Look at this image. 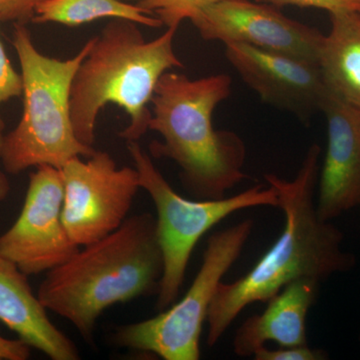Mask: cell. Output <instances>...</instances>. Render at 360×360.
Returning <instances> with one entry per match:
<instances>
[{"instance_id":"cell-3","label":"cell","mask_w":360,"mask_h":360,"mask_svg":"<svg viewBox=\"0 0 360 360\" xmlns=\"http://www.w3.org/2000/svg\"><path fill=\"white\" fill-rule=\"evenodd\" d=\"M231 85L224 73L191 79L170 71L156 85L148 129L162 141L149 146L150 155L174 160L182 186L195 200L224 198L248 177L245 142L212 125L213 112L231 96Z\"/></svg>"},{"instance_id":"cell-16","label":"cell","mask_w":360,"mask_h":360,"mask_svg":"<svg viewBox=\"0 0 360 360\" xmlns=\"http://www.w3.org/2000/svg\"><path fill=\"white\" fill-rule=\"evenodd\" d=\"M103 18L129 20L153 28L163 26L148 9L123 0H45L35 9L32 21L75 27Z\"/></svg>"},{"instance_id":"cell-8","label":"cell","mask_w":360,"mask_h":360,"mask_svg":"<svg viewBox=\"0 0 360 360\" xmlns=\"http://www.w3.org/2000/svg\"><path fill=\"white\" fill-rule=\"evenodd\" d=\"M60 170L63 224L80 248L115 231L127 220L141 188L136 168H118L105 151L96 150L86 160L71 158Z\"/></svg>"},{"instance_id":"cell-23","label":"cell","mask_w":360,"mask_h":360,"mask_svg":"<svg viewBox=\"0 0 360 360\" xmlns=\"http://www.w3.org/2000/svg\"><path fill=\"white\" fill-rule=\"evenodd\" d=\"M11 191V184L4 172L0 170V201L6 200Z\"/></svg>"},{"instance_id":"cell-11","label":"cell","mask_w":360,"mask_h":360,"mask_svg":"<svg viewBox=\"0 0 360 360\" xmlns=\"http://www.w3.org/2000/svg\"><path fill=\"white\" fill-rule=\"evenodd\" d=\"M225 56L264 103L290 111L309 122L328 94L321 65L262 51L243 44H226Z\"/></svg>"},{"instance_id":"cell-6","label":"cell","mask_w":360,"mask_h":360,"mask_svg":"<svg viewBox=\"0 0 360 360\" xmlns=\"http://www.w3.org/2000/svg\"><path fill=\"white\" fill-rule=\"evenodd\" d=\"M127 149L139 175V184L155 203L156 227L163 255V276L155 309L163 311L179 298L187 265L200 239L229 215L257 206L278 205L276 189L257 184L243 193L220 200H188L168 184L141 148L139 141L127 142Z\"/></svg>"},{"instance_id":"cell-13","label":"cell","mask_w":360,"mask_h":360,"mask_svg":"<svg viewBox=\"0 0 360 360\" xmlns=\"http://www.w3.org/2000/svg\"><path fill=\"white\" fill-rule=\"evenodd\" d=\"M0 321L52 360L80 359L77 345L59 330L18 265L0 255Z\"/></svg>"},{"instance_id":"cell-4","label":"cell","mask_w":360,"mask_h":360,"mask_svg":"<svg viewBox=\"0 0 360 360\" xmlns=\"http://www.w3.org/2000/svg\"><path fill=\"white\" fill-rule=\"evenodd\" d=\"M177 28L168 27L148 41L137 23L112 20L94 37L70 90V117L78 141L94 148L97 116L106 104L115 103L129 115L120 135L139 141L148 130L153 101L160 77L184 63L174 52Z\"/></svg>"},{"instance_id":"cell-22","label":"cell","mask_w":360,"mask_h":360,"mask_svg":"<svg viewBox=\"0 0 360 360\" xmlns=\"http://www.w3.org/2000/svg\"><path fill=\"white\" fill-rule=\"evenodd\" d=\"M30 348L20 338L7 340L0 335V360H26L30 359Z\"/></svg>"},{"instance_id":"cell-20","label":"cell","mask_w":360,"mask_h":360,"mask_svg":"<svg viewBox=\"0 0 360 360\" xmlns=\"http://www.w3.org/2000/svg\"><path fill=\"white\" fill-rule=\"evenodd\" d=\"M276 7L295 6L323 9L329 13L338 11H360V0H255Z\"/></svg>"},{"instance_id":"cell-9","label":"cell","mask_w":360,"mask_h":360,"mask_svg":"<svg viewBox=\"0 0 360 360\" xmlns=\"http://www.w3.org/2000/svg\"><path fill=\"white\" fill-rule=\"evenodd\" d=\"M63 198L61 170L39 165L30 174L20 217L0 236V255L27 276L56 269L80 248L63 224Z\"/></svg>"},{"instance_id":"cell-21","label":"cell","mask_w":360,"mask_h":360,"mask_svg":"<svg viewBox=\"0 0 360 360\" xmlns=\"http://www.w3.org/2000/svg\"><path fill=\"white\" fill-rule=\"evenodd\" d=\"M45 0H0V20L25 25L32 21L35 9Z\"/></svg>"},{"instance_id":"cell-10","label":"cell","mask_w":360,"mask_h":360,"mask_svg":"<svg viewBox=\"0 0 360 360\" xmlns=\"http://www.w3.org/2000/svg\"><path fill=\"white\" fill-rule=\"evenodd\" d=\"M191 21L203 39L250 45L319 65L324 35L270 4L224 0L201 9Z\"/></svg>"},{"instance_id":"cell-18","label":"cell","mask_w":360,"mask_h":360,"mask_svg":"<svg viewBox=\"0 0 360 360\" xmlns=\"http://www.w3.org/2000/svg\"><path fill=\"white\" fill-rule=\"evenodd\" d=\"M22 77L14 70L0 39V106L9 99L22 96ZM4 120L0 116V148L4 141Z\"/></svg>"},{"instance_id":"cell-19","label":"cell","mask_w":360,"mask_h":360,"mask_svg":"<svg viewBox=\"0 0 360 360\" xmlns=\"http://www.w3.org/2000/svg\"><path fill=\"white\" fill-rule=\"evenodd\" d=\"M253 359L255 360H324L328 354L319 348H311L307 345L298 347H279L277 349H269L264 347L258 349Z\"/></svg>"},{"instance_id":"cell-17","label":"cell","mask_w":360,"mask_h":360,"mask_svg":"<svg viewBox=\"0 0 360 360\" xmlns=\"http://www.w3.org/2000/svg\"><path fill=\"white\" fill-rule=\"evenodd\" d=\"M224 0H141L139 6L160 18L167 27L179 28L180 23L191 20L201 9Z\"/></svg>"},{"instance_id":"cell-2","label":"cell","mask_w":360,"mask_h":360,"mask_svg":"<svg viewBox=\"0 0 360 360\" xmlns=\"http://www.w3.org/2000/svg\"><path fill=\"white\" fill-rule=\"evenodd\" d=\"M163 269L156 217L139 213L47 271L37 296L47 311L70 321L86 342H92L104 310L158 295Z\"/></svg>"},{"instance_id":"cell-7","label":"cell","mask_w":360,"mask_h":360,"mask_svg":"<svg viewBox=\"0 0 360 360\" xmlns=\"http://www.w3.org/2000/svg\"><path fill=\"white\" fill-rule=\"evenodd\" d=\"M252 227V220L246 219L213 233L200 269L184 297L153 319L117 326L113 342L165 360L200 359V336L208 309L222 278L240 257Z\"/></svg>"},{"instance_id":"cell-24","label":"cell","mask_w":360,"mask_h":360,"mask_svg":"<svg viewBox=\"0 0 360 360\" xmlns=\"http://www.w3.org/2000/svg\"><path fill=\"white\" fill-rule=\"evenodd\" d=\"M123 1H127V2L137 1V2H141V0H123Z\"/></svg>"},{"instance_id":"cell-1","label":"cell","mask_w":360,"mask_h":360,"mask_svg":"<svg viewBox=\"0 0 360 360\" xmlns=\"http://www.w3.org/2000/svg\"><path fill=\"white\" fill-rule=\"evenodd\" d=\"M321 153V148L312 144L293 179L264 175L267 184L276 189L277 207L283 212V232L245 276L219 283L206 317L208 347L219 342L248 305L269 302L293 281L312 279L321 283L333 274L354 269L356 258L343 250L342 231L317 213Z\"/></svg>"},{"instance_id":"cell-12","label":"cell","mask_w":360,"mask_h":360,"mask_svg":"<svg viewBox=\"0 0 360 360\" xmlns=\"http://www.w3.org/2000/svg\"><path fill=\"white\" fill-rule=\"evenodd\" d=\"M328 149L319 182L317 213L331 221L360 206V110L331 94L322 103Z\"/></svg>"},{"instance_id":"cell-14","label":"cell","mask_w":360,"mask_h":360,"mask_svg":"<svg viewBox=\"0 0 360 360\" xmlns=\"http://www.w3.org/2000/svg\"><path fill=\"white\" fill-rule=\"evenodd\" d=\"M321 283L300 279L284 286L269 300L262 314L248 317L236 330L233 350L238 356H253L265 343L278 347L307 345V319Z\"/></svg>"},{"instance_id":"cell-5","label":"cell","mask_w":360,"mask_h":360,"mask_svg":"<svg viewBox=\"0 0 360 360\" xmlns=\"http://www.w3.org/2000/svg\"><path fill=\"white\" fill-rule=\"evenodd\" d=\"M92 44L94 39L68 60L49 58L37 51L25 25L15 23L13 45L21 66L23 112L0 148L8 174L39 165L61 169L71 158L94 155L96 149L78 141L70 117L71 84Z\"/></svg>"},{"instance_id":"cell-15","label":"cell","mask_w":360,"mask_h":360,"mask_svg":"<svg viewBox=\"0 0 360 360\" xmlns=\"http://www.w3.org/2000/svg\"><path fill=\"white\" fill-rule=\"evenodd\" d=\"M330 14L319 65L331 94L360 110V11Z\"/></svg>"}]
</instances>
